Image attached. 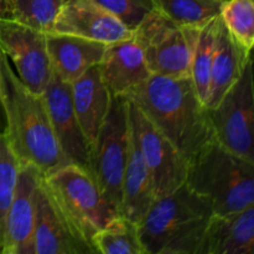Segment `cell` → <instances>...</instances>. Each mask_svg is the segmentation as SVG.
I'll list each match as a JSON object with an SVG mask.
<instances>
[{"label":"cell","instance_id":"1","mask_svg":"<svg viewBox=\"0 0 254 254\" xmlns=\"http://www.w3.org/2000/svg\"><path fill=\"white\" fill-rule=\"evenodd\" d=\"M190 163L215 140L208 109L190 76L151 74L124 96Z\"/></svg>","mask_w":254,"mask_h":254},{"label":"cell","instance_id":"2","mask_svg":"<svg viewBox=\"0 0 254 254\" xmlns=\"http://www.w3.org/2000/svg\"><path fill=\"white\" fill-rule=\"evenodd\" d=\"M1 77L2 131L20 164L35 166L44 176L71 164L60 148L42 94L22 83L4 52Z\"/></svg>","mask_w":254,"mask_h":254},{"label":"cell","instance_id":"3","mask_svg":"<svg viewBox=\"0 0 254 254\" xmlns=\"http://www.w3.org/2000/svg\"><path fill=\"white\" fill-rule=\"evenodd\" d=\"M213 211L184 184L156 197L138 230L146 254H200L203 231Z\"/></svg>","mask_w":254,"mask_h":254},{"label":"cell","instance_id":"4","mask_svg":"<svg viewBox=\"0 0 254 254\" xmlns=\"http://www.w3.org/2000/svg\"><path fill=\"white\" fill-rule=\"evenodd\" d=\"M185 185L213 213L245 210L254 206V163L213 140L188 164Z\"/></svg>","mask_w":254,"mask_h":254},{"label":"cell","instance_id":"5","mask_svg":"<svg viewBox=\"0 0 254 254\" xmlns=\"http://www.w3.org/2000/svg\"><path fill=\"white\" fill-rule=\"evenodd\" d=\"M44 184L89 243L97 231L118 216L93 175L76 164L44 176Z\"/></svg>","mask_w":254,"mask_h":254},{"label":"cell","instance_id":"6","mask_svg":"<svg viewBox=\"0 0 254 254\" xmlns=\"http://www.w3.org/2000/svg\"><path fill=\"white\" fill-rule=\"evenodd\" d=\"M130 122L128 101L113 96L106 121L92 148V171L102 193L119 215L122 183L129 153Z\"/></svg>","mask_w":254,"mask_h":254},{"label":"cell","instance_id":"7","mask_svg":"<svg viewBox=\"0 0 254 254\" xmlns=\"http://www.w3.org/2000/svg\"><path fill=\"white\" fill-rule=\"evenodd\" d=\"M200 29L179 26L153 10L134 29L151 74L190 76L192 50Z\"/></svg>","mask_w":254,"mask_h":254},{"label":"cell","instance_id":"8","mask_svg":"<svg viewBox=\"0 0 254 254\" xmlns=\"http://www.w3.org/2000/svg\"><path fill=\"white\" fill-rule=\"evenodd\" d=\"M213 136L232 153L254 163L253 62L213 108L208 109Z\"/></svg>","mask_w":254,"mask_h":254},{"label":"cell","instance_id":"9","mask_svg":"<svg viewBox=\"0 0 254 254\" xmlns=\"http://www.w3.org/2000/svg\"><path fill=\"white\" fill-rule=\"evenodd\" d=\"M128 108L131 130L150 174L156 197L168 195L185 184L188 163L175 146L129 101Z\"/></svg>","mask_w":254,"mask_h":254},{"label":"cell","instance_id":"10","mask_svg":"<svg viewBox=\"0 0 254 254\" xmlns=\"http://www.w3.org/2000/svg\"><path fill=\"white\" fill-rule=\"evenodd\" d=\"M0 50L12 62L22 83L34 93H44L52 77L46 34L0 17Z\"/></svg>","mask_w":254,"mask_h":254},{"label":"cell","instance_id":"11","mask_svg":"<svg viewBox=\"0 0 254 254\" xmlns=\"http://www.w3.org/2000/svg\"><path fill=\"white\" fill-rule=\"evenodd\" d=\"M34 254H94L93 247L40 181L36 196Z\"/></svg>","mask_w":254,"mask_h":254},{"label":"cell","instance_id":"12","mask_svg":"<svg viewBox=\"0 0 254 254\" xmlns=\"http://www.w3.org/2000/svg\"><path fill=\"white\" fill-rule=\"evenodd\" d=\"M51 119L52 128L61 151L71 164L92 171V146L79 124L71 98L69 83L52 72V77L42 93Z\"/></svg>","mask_w":254,"mask_h":254},{"label":"cell","instance_id":"13","mask_svg":"<svg viewBox=\"0 0 254 254\" xmlns=\"http://www.w3.org/2000/svg\"><path fill=\"white\" fill-rule=\"evenodd\" d=\"M42 178L44 175L35 166L21 164L5 217L1 254H34L36 196Z\"/></svg>","mask_w":254,"mask_h":254},{"label":"cell","instance_id":"14","mask_svg":"<svg viewBox=\"0 0 254 254\" xmlns=\"http://www.w3.org/2000/svg\"><path fill=\"white\" fill-rule=\"evenodd\" d=\"M52 32L112 44L131 37L134 30L93 0H67L55 21Z\"/></svg>","mask_w":254,"mask_h":254},{"label":"cell","instance_id":"15","mask_svg":"<svg viewBox=\"0 0 254 254\" xmlns=\"http://www.w3.org/2000/svg\"><path fill=\"white\" fill-rule=\"evenodd\" d=\"M98 69L112 96L116 97H124L151 76L143 50L134 36L107 45Z\"/></svg>","mask_w":254,"mask_h":254},{"label":"cell","instance_id":"16","mask_svg":"<svg viewBox=\"0 0 254 254\" xmlns=\"http://www.w3.org/2000/svg\"><path fill=\"white\" fill-rule=\"evenodd\" d=\"M254 206L230 213H212L203 231L200 254H253Z\"/></svg>","mask_w":254,"mask_h":254},{"label":"cell","instance_id":"17","mask_svg":"<svg viewBox=\"0 0 254 254\" xmlns=\"http://www.w3.org/2000/svg\"><path fill=\"white\" fill-rule=\"evenodd\" d=\"M104 42L69 34L49 32L46 46L52 72L71 83L94 66H98L107 49Z\"/></svg>","mask_w":254,"mask_h":254},{"label":"cell","instance_id":"18","mask_svg":"<svg viewBox=\"0 0 254 254\" xmlns=\"http://www.w3.org/2000/svg\"><path fill=\"white\" fill-rule=\"evenodd\" d=\"M71 98L79 124L93 148L112 103V93L102 79L98 66L84 72L69 83Z\"/></svg>","mask_w":254,"mask_h":254},{"label":"cell","instance_id":"19","mask_svg":"<svg viewBox=\"0 0 254 254\" xmlns=\"http://www.w3.org/2000/svg\"><path fill=\"white\" fill-rule=\"evenodd\" d=\"M252 59V54L246 51L228 32L221 16L217 20L216 46L213 52L210 73L207 109L213 108L226 92L232 87L242 74L246 64Z\"/></svg>","mask_w":254,"mask_h":254},{"label":"cell","instance_id":"20","mask_svg":"<svg viewBox=\"0 0 254 254\" xmlns=\"http://www.w3.org/2000/svg\"><path fill=\"white\" fill-rule=\"evenodd\" d=\"M155 200L156 195L150 174L146 169L130 127L129 153L122 183V203L119 215L139 226Z\"/></svg>","mask_w":254,"mask_h":254},{"label":"cell","instance_id":"21","mask_svg":"<svg viewBox=\"0 0 254 254\" xmlns=\"http://www.w3.org/2000/svg\"><path fill=\"white\" fill-rule=\"evenodd\" d=\"M92 247L98 254H146L138 225L118 215L92 236Z\"/></svg>","mask_w":254,"mask_h":254},{"label":"cell","instance_id":"22","mask_svg":"<svg viewBox=\"0 0 254 254\" xmlns=\"http://www.w3.org/2000/svg\"><path fill=\"white\" fill-rule=\"evenodd\" d=\"M225 0H154V10L179 26L201 29L220 16Z\"/></svg>","mask_w":254,"mask_h":254},{"label":"cell","instance_id":"23","mask_svg":"<svg viewBox=\"0 0 254 254\" xmlns=\"http://www.w3.org/2000/svg\"><path fill=\"white\" fill-rule=\"evenodd\" d=\"M218 16L198 30L190 64V77L198 97L206 106L210 89V73L216 46Z\"/></svg>","mask_w":254,"mask_h":254},{"label":"cell","instance_id":"24","mask_svg":"<svg viewBox=\"0 0 254 254\" xmlns=\"http://www.w3.org/2000/svg\"><path fill=\"white\" fill-rule=\"evenodd\" d=\"M67 0H6V16L49 34Z\"/></svg>","mask_w":254,"mask_h":254},{"label":"cell","instance_id":"25","mask_svg":"<svg viewBox=\"0 0 254 254\" xmlns=\"http://www.w3.org/2000/svg\"><path fill=\"white\" fill-rule=\"evenodd\" d=\"M220 16L233 39L246 51L252 54L254 46L253 0H225Z\"/></svg>","mask_w":254,"mask_h":254},{"label":"cell","instance_id":"26","mask_svg":"<svg viewBox=\"0 0 254 254\" xmlns=\"http://www.w3.org/2000/svg\"><path fill=\"white\" fill-rule=\"evenodd\" d=\"M21 164L12 150L6 135L0 130V246L2 250L4 223L7 208L16 189Z\"/></svg>","mask_w":254,"mask_h":254},{"label":"cell","instance_id":"27","mask_svg":"<svg viewBox=\"0 0 254 254\" xmlns=\"http://www.w3.org/2000/svg\"><path fill=\"white\" fill-rule=\"evenodd\" d=\"M134 30L154 10V0H93Z\"/></svg>","mask_w":254,"mask_h":254},{"label":"cell","instance_id":"28","mask_svg":"<svg viewBox=\"0 0 254 254\" xmlns=\"http://www.w3.org/2000/svg\"><path fill=\"white\" fill-rule=\"evenodd\" d=\"M1 50H0V124H1V121L4 119V116H2V106H1V81H2V77H1ZM0 130H2L0 128Z\"/></svg>","mask_w":254,"mask_h":254},{"label":"cell","instance_id":"29","mask_svg":"<svg viewBox=\"0 0 254 254\" xmlns=\"http://www.w3.org/2000/svg\"><path fill=\"white\" fill-rule=\"evenodd\" d=\"M6 16V0H0V17Z\"/></svg>","mask_w":254,"mask_h":254},{"label":"cell","instance_id":"30","mask_svg":"<svg viewBox=\"0 0 254 254\" xmlns=\"http://www.w3.org/2000/svg\"><path fill=\"white\" fill-rule=\"evenodd\" d=\"M0 254H1V246H0Z\"/></svg>","mask_w":254,"mask_h":254}]
</instances>
